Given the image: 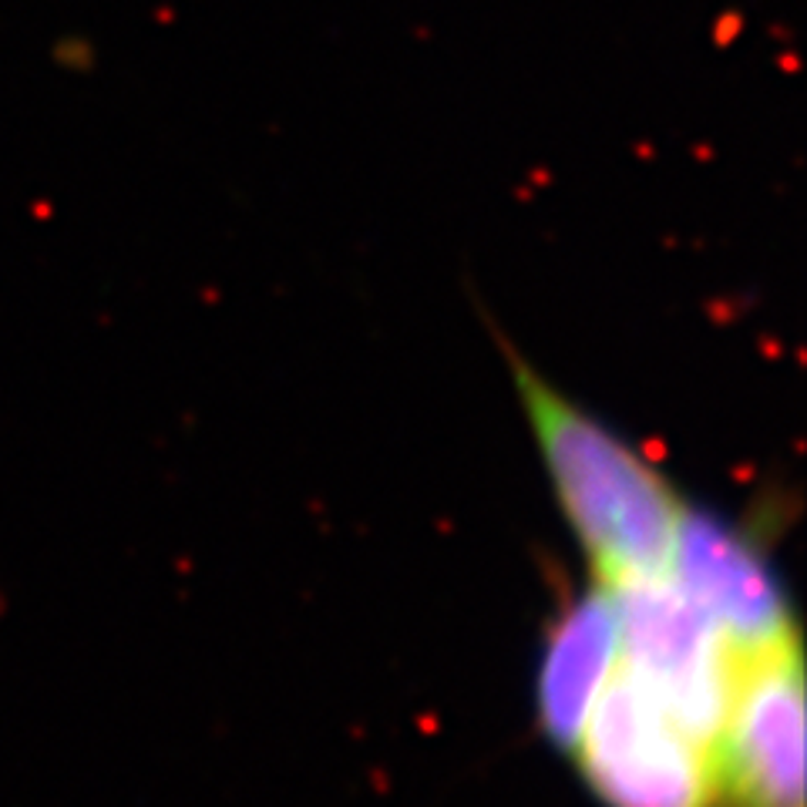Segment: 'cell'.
I'll list each match as a JSON object with an SVG mask.
<instances>
[{
	"instance_id": "cell-1",
	"label": "cell",
	"mask_w": 807,
	"mask_h": 807,
	"mask_svg": "<svg viewBox=\"0 0 807 807\" xmlns=\"http://www.w3.org/2000/svg\"><path fill=\"white\" fill-rule=\"evenodd\" d=\"M504 361L592 582L620 592L667 579L690 509L683 495L643 451L562 394L519 350L504 346Z\"/></svg>"
},
{
	"instance_id": "cell-2",
	"label": "cell",
	"mask_w": 807,
	"mask_h": 807,
	"mask_svg": "<svg viewBox=\"0 0 807 807\" xmlns=\"http://www.w3.org/2000/svg\"><path fill=\"white\" fill-rule=\"evenodd\" d=\"M569 761L602 807H720L714 743L686 730L623 660Z\"/></svg>"
},
{
	"instance_id": "cell-3",
	"label": "cell",
	"mask_w": 807,
	"mask_h": 807,
	"mask_svg": "<svg viewBox=\"0 0 807 807\" xmlns=\"http://www.w3.org/2000/svg\"><path fill=\"white\" fill-rule=\"evenodd\" d=\"M623 667L706 743H717L740 677V656L667 576L613 592Z\"/></svg>"
},
{
	"instance_id": "cell-4",
	"label": "cell",
	"mask_w": 807,
	"mask_h": 807,
	"mask_svg": "<svg viewBox=\"0 0 807 807\" xmlns=\"http://www.w3.org/2000/svg\"><path fill=\"white\" fill-rule=\"evenodd\" d=\"M714 764L720 807H804L800 639L740 663Z\"/></svg>"
},
{
	"instance_id": "cell-5",
	"label": "cell",
	"mask_w": 807,
	"mask_h": 807,
	"mask_svg": "<svg viewBox=\"0 0 807 807\" xmlns=\"http://www.w3.org/2000/svg\"><path fill=\"white\" fill-rule=\"evenodd\" d=\"M670 579L720 629L740 663L800 639L781 576L757 535L714 512L686 509Z\"/></svg>"
},
{
	"instance_id": "cell-6",
	"label": "cell",
	"mask_w": 807,
	"mask_h": 807,
	"mask_svg": "<svg viewBox=\"0 0 807 807\" xmlns=\"http://www.w3.org/2000/svg\"><path fill=\"white\" fill-rule=\"evenodd\" d=\"M623 660L620 610L610 589L589 586L572 595L545 633L538 677H535V717L542 737L572 753L592 706L610 686Z\"/></svg>"
}]
</instances>
